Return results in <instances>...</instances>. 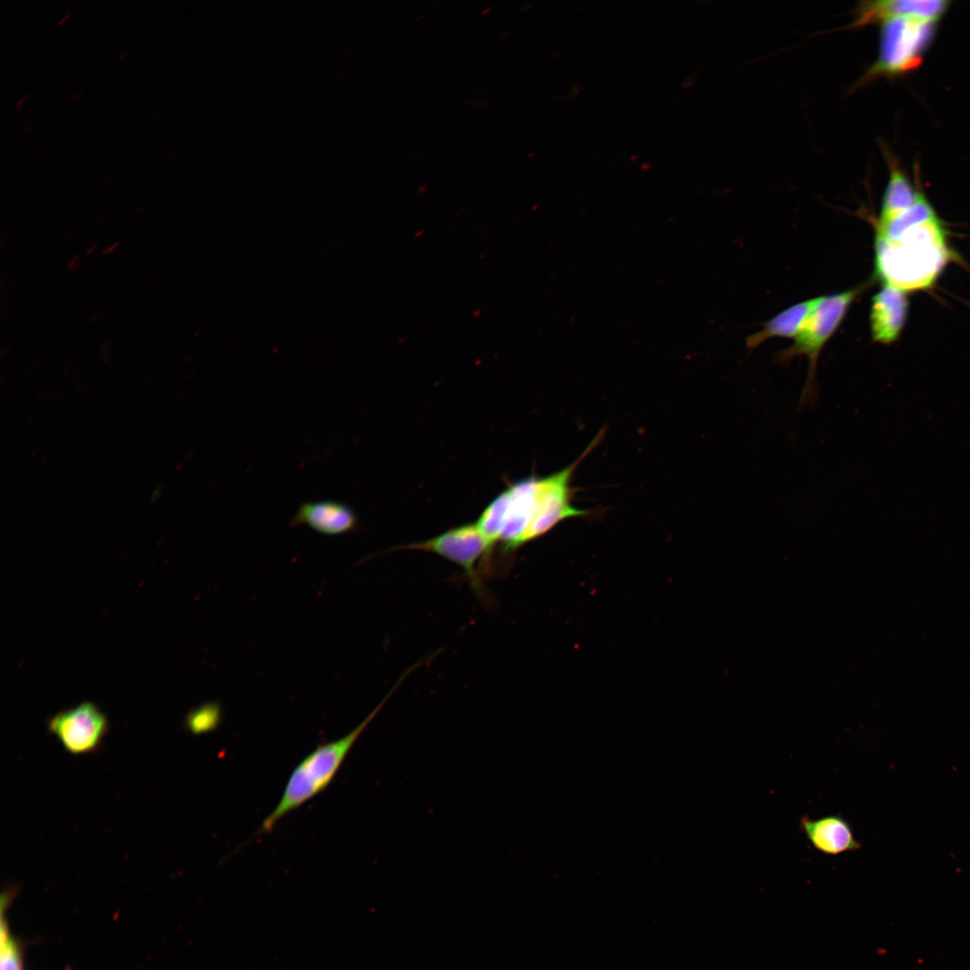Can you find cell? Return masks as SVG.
<instances>
[{
  "label": "cell",
  "instance_id": "cell-1",
  "mask_svg": "<svg viewBox=\"0 0 970 970\" xmlns=\"http://www.w3.org/2000/svg\"><path fill=\"white\" fill-rule=\"evenodd\" d=\"M955 258L939 216L914 225L891 239H876V274L905 292L926 289Z\"/></svg>",
  "mask_w": 970,
  "mask_h": 970
},
{
  "label": "cell",
  "instance_id": "cell-7",
  "mask_svg": "<svg viewBox=\"0 0 970 970\" xmlns=\"http://www.w3.org/2000/svg\"><path fill=\"white\" fill-rule=\"evenodd\" d=\"M48 728L66 752L80 755L99 748L108 733L109 724L105 714L95 704L84 701L55 714L49 719Z\"/></svg>",
  "mask_w": 970,
  "mask_h": 970
},
{
  "label": "cell",
  "instance_id": "cell-6",
  "mask_svg": "<svg viewBox=\"0 0 970 970\" xmlns=\"http://www.w3.org/2000/svg\"><path fill=\"white\" fill-rule=\"evenodd\" d=\"M400 549L431 552L458 565L475 594L483 595L481 570L488 574L491 561L489 543L475 523L458 525L426 541L392 550Z\"/></svg>",
  "mask_w": 970,
  "mask_h": 970
},
{
  "label": "cell",
  "instance_id": "cell-4",
  "mask_svg": "<svg viewBox=\"0 0 970 970\" xmlns=\"http://www.w3.org/2000/svg\"><path fill=\"white\" fill-rule=\"evenodd\" d=\"M865 287L860 286L836 294L820 296L818 303L801 332L792 345L776 354L779 364H789L796 357L808 359L805 386L799 400V409L815 406L818 400L816 368L820 352L837 330L849 307Z\"/></svg>",
  "mask_w": 970,
  "mask_h": 970
},
{
  "label": "cell",
  "instance_id": "cell-3",
  "mask_svg": "<svg viewBox=\"0 0 970 970\" xmlns=\"http://www.w3.org/2000/svg\"><path fill=\"white\" fill-rule=\"evenodd\" d=\"M496 498L502 513V529L497 545L506 555L524 546L528 529L556 513L560 500L551 475L529 476L512 482Z\"/></svg>",
  "mask_w": 970,
  "mask_h": 970
},
{
  "label": "cell",
  "instance_id": "cell-11",
  "mask_svg": "<svg viewBox=\"0 0 970 970\" xmlns=\"http://www.w3.org/2000/svg\"><path fill=\"white\" fill-rule=\"evenodd\" d=\"M799 827L812 847L821 853L836 856L861 848L850 823L840 815H828L811 819L805 815Z\"/></svg>",
  "mask_w": 970,
  "mask_h": 970
},
{
  "label": "cell",
  "instance_id": "cell-14",
  "mask_svg": "<svg viewBox=\"0 0 970 970\" xmlns=\"http://www.w3.org/2000/svg\"><path fill=\"white\" fill-rule=\"evenodd\" d=\"M222 718L221 706L216 701H208L191 710L185 719V726L193 735L207 734L215 730Z\"/></svg>",
  "mask_w": 970,
  "mask_h": 970
},
{
  "label": "cell",
  "instance_id": "cell-9",
  "mask_svg": "<svg viewBox=\"0 0 970 970\" xmlns=\"http://www.w3.org/2000/svg\"><path fill=\"white\" fill-rule=\"evenodd\" d=\"M289 525L291 527L306 525L321 534L336 536L357 530L358 519L348 505L322 499L303 502Z\"/></svg>",
  "mask_w": 970,
  "mask_h": 970
},
{
  "label": "cell",
  "instance_id": "cell-5",
  "mask_svg": "<svg viewBox=\"0 0 970 970\" xmlns=\"http://www.w3.org/2000/svg\"><path fill=\"white\" fill-rule=\"evenodd\" d=\"M936 23L898 18L882 23L877 60L852 88L865 85L880 76H896L916 69L931 43Z\"/></svg>",
  "mask_w": 970,
  "mask_h": 970
},
{
  "label": "cell",
  "instance_id": "cell-12",
  "mask_svg": "<svg viewBox=\"0 0 970 970\" xmlns=\"http://www.w3.org/2000/svg\"><path fill=\"white\" fill-rule=\"evenodd\" d=\"M818 299L802 301L781 311L764 322L759 331L747 337L746 347L755 348L771 338H796L809 320Z\"/></svg>",
  "mask_w": 970,
  "mask_h": 970
},
{
  "label": "cell",
  "instance_id": "cell-15",
  "mask_svg": "<svg viewBox=\"0 0 970 970\" xmlns=\"http://www.w3.org/2000/svg\"><path fill=\"white\" fill-rule=\"evenodd\" d=\"M0 970H22L18 949L4 921L1 924Z\"/></svg>",
  "mask_w": 970,
  "mask_h": 970
},
{
  "label": "cell",
  "instance_id": "cell-2",
  "mask_svg": "<svg viewBox=\"0 0 970 970\" xmlns=\"http://www.w3.org/2000/svg\"><path fill=\"white\" fill-rule=\"evenodd\" d=\"M411 669L402 675L384 700L352 731L340 738L319 745L295 766L279 801L260 824V833L271 831L285 816L305 804L330 785L359 736L405 677L413 671Z\"/></svg>",
  "mask_w": 970,
  "mask_h": 970
},
{
  "label": "cell",
  "instance_id": "cell-13",
  "mask_svg": "<svg viewBox=\"0 0 970 970\" xmlns=\"http://www.w3.org/2000/svg\"><path fill=\"white\" fill-rule=\"evenodd\" d=\"M882 146L889 169V178L877 220H886L908 208L916 200L920 191L914 189L897 159L884 145Z\"/></svg>",
  "mask_w": 970,
  "mask_h": 970
},
{
  "label": "cell",
  "instance_id": "cell-10",
  "mask_svg": "<svg viewBox=\"0 0 970 970\" xmlns=\"http://www.w3.org/2000/svg\"><path fill=\"white\" fill-rule=\"evenodd\" d=\"M908 299L906 292L884 284L872 297L869 328L872 340L881 344L895 342L906 321Z\"/></svg>",
  "mask_w": 970,
  "mask_h": 970
},
{
  "label": "cell",
  "instance_id": "cell-8",
  "mask_svg": "<svg viewBox=\"0 0 970 970\" xmlns=\"http://www.w3.org/2000/svg\"><path fill=\"white\" fill-rule=\"evenodd\" d=\"M948 6L949 2L944 0L862 1L858 4L854 20L846 29H859L898 18L936 23L947 12Z\"/></svg>",
  "mask_w": 970,
  "mask_h": 970
}]
</instances>
